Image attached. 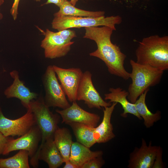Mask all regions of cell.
I'll return each mask as SVG.
<instances>
[{
	"label": "cell",
	"mask_w": 168,
	"mask_h": 168,
	"mask_svg": "<svg viewBox=\"0 0 168 168\" xmlns=\"http://www.w3.org/2000/svg\"><path fill=\"white\" fill-rule=\"evenodd\" d=\"M83 38L94 41L97 49L89 54L91 56L102 61L111 74L124 80L130 78V73L124 67L126 56L121 51L119 46L113 43L111 37L114 30L106 26L85 28Z\"/></svg>",
	"instance_id": "cell-1"
},
{
	"label": "cell",
	"mask_w": 168,
	"mask_h": 168,
	"mask_svg": "<svg viewBox=\"0 0 168 168\" xmlns=\"http://www.w3.org/2000/svg\"><path fill=\"white\" fill-rule=\"evenodd\" d=\"M136 62L164 71L168 69V36L151 35L139 42Z\"/></svg>",
	"instance_id": "cell-2"
},
{
	"label": "cell",
	"mask_w": 168,
	"mask_h": 168,
	"mask_svg": "<svg viewBox=\"0 0 168 168\" xmlns=\"http://www.w3.org/2000/svg\"><path fill=\"white\" fill-rule=\"evenodd\" d=\"M130 63L132 68L130 78L132 82L128 86L127 98L134 104L146 90L160 83L164 71L139 64L132 59L130 60Z\"/></svg>",
	"instance_id": "cell-3"
},
{
	"label": "cell",
	"mask_w": 168,
	"mask_h": 168,
	"mask_svg": "<svg viewBox=\"0 0 168 168\" xmlns=\"http://www.w3.org/2000/svg\"><path fill=\"white\" fill-rule=\"evenodd\" d=\"M28 108L33 113L36 125L41 133V140L38 150L47 140L54 138V133L58 127L60 117L50 110L41 95L31 101Z\"/></svg>",
	"instance_id": "cell-4"
},
{
	"label": "cell",
	"mask_w": 168,
	"mask_h": 168,
	"mask_svg": "<svg viewBox=\"0 0 168 168\" xmlns=\"http://www.w3.org/2000/svg\"><path fill=\"white\" fill-rule=\"evenodd\" d=\"M122 22L119 15L98 18L62 16L54 17L51 22L52 28L58 31L73 28L106 26L116 30L115 26Z\"/></svg>",
	"instance_id": "cell-5"
},
{
	"label": "cell",
	"mask_w": 168,
	"mask_h": 168,
	"mask_svg": "<svg viewBox=\"0 0 168 168\" xmlns=\"http://www.w3.org/2000/svg\"><path fill=\"white\" fill-rule=\"evenodd\" d=\"M58 79L53 66H47L42 77L45 93L44 100L49 107H58L64 109L71 105Z\"/></svg>",
	"instance_id": "cell-6"
},
{
	"label": "cell",
	"mask_w": 168,
	"mask_h": 168,
	"mask_svg": "<svg viewBox=\"0 0 168 168\" xmlns=\"http://www.w3.org/2000/svg\"><path fill=\"white\" fill-rule=\"evenodd\" d=\"M36 125L35 119L29 108L22 116L17 119H11L4 115L0 107V132L6 137L21 136Z\"/></svg>",
	"instance_id": "cell-7"
},
{
	"label": "cell",
	"mask_w": 168,
	"mask_h": 168,
	"mask_svg": "<svg viewBox=\"0 0 168 168\" xmlns=\"http://www.w3.org/2000/svg\"><path fill=\"white\" fill-rule=\"evenodd\" d=\"M41 140V134L38 126L36 125L27 133L16 139L9 138L3 155H7L13 151L24 150L28 152L32 158L37 151Z\"/></svg>",
	"instance_id": "cell-8"
},
{
	"label": "cell",
	"mask_w": 168,
	"mask_h": 168,
	"mask_svg": "<svg viewBox=\"0 0 168 168\" xmlns=\"http://www.w3.org/2000/svg\"><path fill=\"white\" fill-rule=\"evenodd\" d=\"M91 72L86 71L83 72L77 91V100H82L90 108L100 109L111 106L112 103L105 101L94 86Z\"/></svg>",
	"instance_id": "cell-9"
},
{
	"label": "cell",
	"mask_w": 168,
	"mask_h": 168,
	"mask_svg": "<svg viewBox=\"0 0 168 168\" xmlns=\"http://www.w3.org/2000/svg\"><path fill=\"white\" fill-rule=\"evenodd\" d=\"M60 84L69 101H77V91L83 72L79 68H65L53 65Z\"/></svg>",
	"instance_id": "cell-10"
},
{
	"label": "cell",
	"mask_w": 168,
	"mask_h": 168,
	"mask_svg": "<svg viewBox=\"0 0 168 168\" xmlns=\"http://www.w3.org/2000/svg\"><path fill=\"white\" fill-rule=\"evenodd\" d=\"M44 37L41 42L40 46L44 50L46 58L55 59L64 57L71 49L74 42H68L63 39L57 32L46 29Z\"/></svg>",
	"instance_id": "cell-11"
},
{
	"label": "cell",
	"mask_w": 168,
	"mask_h": 168,
	"mask_svg": "<svg viewBox=\"0 0 168 168\" xmlns=\"http://www.w3.org/2000/svg\"><path fill=\"white\" fill-rule=\"evenodd\" d=\"M159 146L152 145L151 142L147 145L142 139L139 147H136L129 154L128 167L129 168H153Z\"/></svg>",
	"instance_id": "cell-12"
},
{
	"label": "cell",
	"mask_w": 168,
	"mask_h": 168,
	"mask_svg": "<svg viewBox=\"0 0 168 168\" xmlns=\"http://www.w3.org/2000/svg\"><path fill=\"white\" fill-rule=\"evenodd\" d=\"M56 112L62 119V123L66 124L75 122L84 124L95 128L100 121L98 114L87 112L79 106L76 101L68 108L62 110L57 109Z\"/></svg>",
	"instance_id": "cell-13"
},
{
	"label": "cell",
	"mask_w": 168,
	"mask_h": 168,
	"mask_svg": "<svg viewBox=\"0 0 168 168\" xmlns=\"http://www.w3.org/2000/svg\"><path fill=\"white\" fill-rule=\"evenodd\" d=\"M54 138L47 140L30 160L34 168L38 166L39 160L46 162L49 168H57L64 163L63 158L56 146Z\"/></svg>",
	"instance_id": "cell-14"
},
{
	"label": "cell",
	"mask_w": 168,
	"mask_h": 168,
	"mask_svg": "<svg viewBox=\"0 0 168 168\" xmlns=\"http://www.w3.org/2000/svg\"><path fill=\"white\" fill-rule=\"evenodd\" d=\"M10 75L13 81L12 84L5 90V95L7 98H15L19 99L23 106L27 109L31 101L37 98L38 94L31 91L25 86L20 79L17 71H11Z\"/></svg>",
	"instance_id": "cell-15"
},
{
	"label": "cell",
	"mask_w": 168,
	"mask_h": 168,
	"mask_svg": "<svg viewBox=\"0 0 168 168\" xmlns=\"http://www.w3.org/2000/svg\"><path fill=\"white\" fill-rule=\"evenodd\" d=\"M116 102H112L111 106L103 108V117L102 121L95 128L94 137L96 143H104L108 142L115 137L113 132L111 119Z\"/></svg>",
	"instance_id": "cell-16"
},
{
	"label": "cell",
	"mask_w": 168,
	"mask_h": 168,
	"mask_svg": "<svg viewBox=\"0 0 168 168\" xmlns=\"http://www.w3.org/2000/svg\"><path fill=\"white\" fill-rule=\"evenodd\" d=\"M109 93L105 94L104 99L109 100L110 103H119L122 106L124 111L121 114L122 117H126L128 114H130L135 116L139 119L142 118L138 114L134 103H132L127 99L128 93V91L120 87L116 88H110Z\"/></svg>",
	"instance_id": "cell-17"
},
{
	"label": "cell",
	"mask_w": 168,
	"mask_h": 168,
	"mask_svg": "<svg viewBox=\"0 0 168 168\" xmlns=\"http://www.w3.org/2000/svg\"><path fill=\"white\" fill-rule=\"evenodd\" d=\"M101 151H93L89 148L78 142H73L71 147L69 161L77 168H81L82 165L91 159L102 156Z\"/></svg>",
	"instance_id": "cell-18"
},
{
	"label": "cell",
	"mask_w": 168,
	"mask_h": 168,
	"mask_svg": "<svg viewBox=\"0 0 168 168\" xmlns=\"http://www.w3.org/2000/svg\"><path fill=\"white\" fill-rule=\"evenodd\" d=\"M53 139L64 163L69 160L71 147L73 142L69 130L65 128H60L58 127L54 133Z\"/></svg>",
	"instance_id": "cell-19"
},
{
	"label": "cell",
	"mask_w": 168,
	"mask_h": 168,
	"mask_svg": "<svg viewBox=\"0 0 168 168\" xmlns=\"http://www.w3.org/2000/svg\"><path fill=\"white\" fill-rule=\"evenodd\" d=\"M149 89L146 90L142 94L134 103L136 110L140 116L144 120V124L147 128L153 126L154 123L161 118V112L157 110L152 113L148 109L145 100L146 96Z\"/></svg>",
	"instance_id": "cell-20"
},
{
	"label": "cell",
	"mask_w": 168,
	"mask_h": 168,
	"mask_svg": "<svg viewBox=\"0 0 168 168\" xmlns=\"http://www.w3.org/2000/svg\"><path fill=\"white\" fill-rule=\"evenodd\" d=\"M59 8V11L54 14V17L70 16L98 18L105 16L104 11H91L80 9L75 7L67 0H66Z\"/></svg>",
	"instance_id": "cell-21"
},
{
	"label": "cell",
	"mask_w": 168,
	"mask_h": 168,
	"mask_svg": "<svg viewBox=\"0 0 168 168\" xmlns=\"http://www.w3.org/2000/svg\"><path fill=\"white\" fill-rule=\"evenodd\" d=\"M72 128L77 142L90 148L96 142L94 137L95 128L78 123L67 124Z\"/></svg>",
	"instance_id": "cell-22"
},
{
	"label": "cell",
	"mask_w": 168,
	"mask_h": 168,
	"mask_svg": "<svg viewBox=\"0 0 168 168\" xmlns=\"http://www.w3.org/2000/svg\"><path fill=\"white\" fill-rule=\"evenodd\" d=\"M29 157L27 151L20 150L12 156L0 158V168H29Z\"/></svg>",
	"instance_id": "cell-23"
},
{
	"label": "cell",
	"mask_w": 168,
	"mask_h": 168,
	"mask_svg": "<svg viewBox=\"0 0 168 168\" xmlns=\"http://www.w3.org/2000/svg\"><path fill=\"white\" fill-rule=\"evenodd\" d=\"M102 156L94 158L90 160L82 166L81 168H100L105 164Z\"/></svg>",
	"instance_id": "cell-24"
},
{
	"label": "cell",
	"mask_w": 168,
	"mask_h": 168,
	"mask_svg": "<svg viewBox=\"0 0 168 168\" xmlns=\"http://www.w3.org/2000/svg\"><path fill=\"white\" fill-rule=\"evenodd\" d=\"M57 33L64 40L68 42L71 41L73 38L77 37L75 31L69 29L58 31Z\"/></svg>",
	"instance_id": "cell-25"
},
{
	"label": "cell",
	"mask_w": 168,
	"mask_h": 168,
	"mask_svg": "<svg viewBox=\"0 0 168 168\" xmlns=\"http://www.w3.org/2000/svg\"><path fill=\"white\" fill-rule=\"evenodd\" d=\"M20 0H14L10 9V13L14 20H16L18 14V8Z\"/></svg>",
	"instance_id": "cell-26"
},
{
	"label": "cell",
	"mask_w": 168,
	"mask_h": 168,
	"mask_svg": "<svg viewBox=\"0 0 168 168\" xmlns=\"http://www.w3.org/2000/svg\"><path fill=\"white\" fill-rule=\"evenodd\" d=\"M9 138L5 136L0 132V155L2 154Z\"/></svg>",
	"instance_id": "cell-27"
},
{
	"label": "cell",
	"mask_w": 168,
	"mask_h": 168,
	"mask_svg": "<svg viewBox=\"0 0 168 168\" xmlns=\"http://www.w3.org/2000/svg\"><path fill=\"white\" fill-rule=\"evenodd\" d=\"M66 0H47L44 4L51 3L54 4L59 7Z\"/></svg>",
	"instance_id": "cell-28"
},
{
	"label": "cell",
	"mask_w": 168,
	"mask_h": 168,
	"mask_svg": "<svg viewBox=\"0 0 168 168\" xmlns=\"http://www.w3.org/2000/svg\"><path fill=\"white\" fill-rule=\"evenodd\" d=\"M64 163L65 165L63 167V168H77V167L72 163L69 160L65 161Z\"/></svg>",
	"instance_id": "cell-29"
},
{
	"label": "cell",
	"mask_w": 168,
	"mask_h": 168,
	"mask_svg": "<svg viewBox=\"0 0 168 168\" xmlns=\"http://www.w3.org/2000/svg\"><path fill=\"white\" fill-rule=\"evenodd\" d=\"M4 2V0H0V20H2L3 17V15L0 11V7L3 4Z\"/></svg>",
	"instance_id": "cell-30"
},
{
	"label": "cell",
	"mask_w": 168,
	"mask_h": 168,
	"mask_svg": "<svg viewBox=\"0 0 168 168\" xmlns=\"http://www.w3.org/2000/svg\"><path fill=\"white\" fill-rule=\"evenodd\" d=\"M78 0H70V1L73 5L75 6Z\"/></svg>",
	"instance_id": "cell-31"
},
{
	"label": "cell",
	"mask_w": 168,
	"mask_h": 168,
	"mask_svg": "<svg viewBox=\"0 0 168 168\" xmlns=\"http://www.w3.org/2000/svg\"><path fill=\"white\" fill-rule=\"evenodd\" d=\"M35 1L37 2H40L41 0H34Z\"/></svg>",
	"instance_id": "cell-32"
},
{
	"label": "cell",
	"mask_w": 168,
	"mask_h": 168,
	"mask_svg": "<svg viewBox=\"0 0 168 168\" xmlns=\"http://www.w3.org/2000/svg\"></svg>",
	"instance_id": "cell-33"
}]
</instances>
